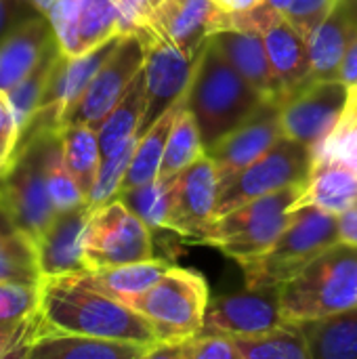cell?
<instances>
[{"mask_svg": "<svg viewBox=\"0 0 357 359\" xmlns=\"http://www.w3.org/2000/svg\"><path fill=\"white\" fill-rule=\"evenodd\" d=\"M44 328L141 345H158L147 318L130 305L88 286L78 273L42 278Z\"/></svg>", "mask_w": 357, "mask_h": 359, "instance_id": "1", "label": "cell"}, {"mask_svg": "<svg viewBox=\"0 0 357 359\" xmlns=\"http://www.w3.org/2000/svg\"><path fill=\"white\" fill-rule=\"evenodd\" d=\"M263 103L265 99L227 61L210 38H206L191 86L185 95V107L196 118L204 149L244 124Z\"/></svg>", "mask_w": 357, "mask_h": 359, "instance_id": "2", "label": "cell"}, {"mask_svg": "<svg viewBox=\"0 0 357 359\" xmlns=\"http://www.w3.org/2000/svg\"><path fill=\"white\" fill-rule=\"evenodd\" d=\"M357 305V244L345 240L318 255L299 276L280 286L286 322L316 320Z\"/></svg>", "mask_w": 357, "mask_h": 359, "instance_id": "3", "label": "cell"}, {"mask_svg": "<svg viewBox=\"0 0 357 359\" xmlns=\"http://www.w3.org/2000/svg\"><path fill=\"white\" fill-rule=\"evenodd\" d=\"M337 242H341L339 215L311 204L297 206L274 246L240 263L246 288L282 286Z\"/></svg>", "mask_w": 357, "mask_h": 359, "instance_id": "4", "label": "cell"}, {"mask_svg": "<svg viewBox=\"0 0 357 359\" xmlns=\"http://www.w3.org/2000/svg\"><path fill=\"white\" fill-rule=\"evenodd\" d=\"M307 185L309 181L290 185L217 217L202 236V242L221 248L238 263L263 255L288 225L290 212L299 206Z\"/></svg>", "mask_w": 357, "mask_h": 359, "instance_id": "5", "label": "cell"}, {"mask_svg": "<svg viewBox=\"0 0 357 359\" xmlns=\"http://www.w3.org/2000/svg\"><path fill=\"white\" fill-rule=\"evenodd\" d=\"M50 133H34L19 141L0 168V215L34 242L57 217L44 179V149Z\"/></svg>", "mask_w": 357, "mask_h": 359, "instance_id": "6", "label": "cell"}, {"mask_svg": "<svg viewBox=\"0 0 357 359\" xmlns=\"http://www.w3.org/2000/svg\"><path fill=\"white\" fill-rule=\"evenodd\" d=\"M126 305L149 320L158 343H177L202 330L208 307V286L206 280L191 269L168 267L147 292L130 299Z\"/></svg>", "mask_w": 357, "mask_h": 359, "instance_id": "7", "label": "cell"}, {"mask_svg": "<svg viewBox=\"0 0 357 359\" xmlns=\"http://www.w3.org/2000/svg\"><path fill=\"white\" fill-rule=\"evenodd\" d=\"M316 168V154L290 139H278L259 160L244 168L231 183L219 187L217 217L267 194H276L297 183L311 179Z\"/></svg>", "mask_w": 357, "mask_h": 359, "instance_id": "8", "label": "cell"}, {"mask_svg": "<svg viewBox=\"0 0 357 359\" xmlns=\"http://www.w3.org/2000/svg\"><path fill=\"white\" fill-rule=\"evenodd\" d=\"M84 257L88 269L149 261L154 259L149 225L120 198L90 206L84 231Z\"/></svg>", "mask_w": 357, "mask_h": 359, "instance_id": "9", "label": "cell"}, {"mask_svg": "<svg viewBox=\"0 0 357 359\" xmlns=\"http://www.w3.org/2000/svg\"><path fill=\"white\" fill-rule=\"evenodd\" d=\"M137 34L145 44V88H147V107L143 120L137 128V139H141L168 109L179 105L194 80L200 53L187 55L166 38H162L149 23L137 27Z\"/></svg>", "mask_w": 357, "mask_h": 359, "instance_id": "10", "label": "cell"}, {"mask_svg": "<svg viewBox=\"0 0 357 359\" xmlns=\"http://www.w3.org/2000/svg\"><path fill=\"white\" fill-rule=\"evenodd\" d=\"M349 90V84L341 78H314L288 93L280 103L284 135L307 145L318 156L347 111Z\"/></svg>", "mask_w": 357, "mask_h": 359, "instance_id": "11", "label": "cell"}, {"mask_svg": "<svg viewBox=\"0 0 357 359\" xmlns=\"http://www.w3.org/2000/svg\"><path fill=\"white\" fill-rule=\"evenodd\" d=\"M145 65V44L137 32L124 34L116 50L99 67L80 99L63 116L61 124H88L99 128L107 114L120 103L139 69ZM59 124V126H61Z\"/></svg>", "mask_w": 357, "mask_h": 359, "instance_id": "12", "label": "cell"}, {"mask_svg": "<svg viewBox=\"0 0 357 359\" xmlns=\"http://www.w3.org/2000/svg\"><path fill=\"white\" fill-rule=\"evenodd\" d=\"M219 172L208 154L173 177L168 229L194 240H202L208 225L217 219Z\"/></svg>", "mask_w": 357, "mask_h": 359, "instance_id": "13", "label": "cell"}, {"mask_svg": "<svg viewBox=\"0 0 357 359\" xmlns=\"http://www.w3.org/2000/svg\"><path fill=\"white\" fill-rule=\"evenodd\" d=\"M282 137V105L280 101H265L244 124L206 149L217 166L219 187L231 183Z\"/></svg>", "mask_w": 357, "mask_h": 359, "instance_id": "14", "label": "cell"}, {"mask_svg": "<svg viewBox=\"0 0 357 359\" xmlns=\"http://www.w3.org/2000/svg\"><path fill=\"white\" fill-rule=\"evenodd\" d=\"M284 324L280 286L246 288L244 292L208 301L200 334H257Z\"/></svg>", "mask_w": 357, "mask_h": 359, "instance_id": "15", "label": "cell"}, {"mask_svg": "<svg viewBox=\"0 0 357 359\" xmlns=\"http://www.w3.org/2000/svg\"><path fill=\"white\" fill-rule=\"evenodd\" d=\"M61 53L78 57L120 32L116 0H61L46 15Z\"/></svg>", "mask_w": 357, "mask_h": 359, "instance_id": "16", "label": "cell"}, {"mask_svg": "<svg viewBox=\"0 0 357 359\" xmlns=\"http://www.w3.org/2000/svg\"><path fill=\"white\" fill-rule=\"evenodd\" d=\"M57 44L53 23L42 13L11 27L0 38V90H13Z\"/></svg>", "mask_w": 357, "mask_h": 359, "instance_id": "17", "label": "cell"}, {"mask_svg": "<svg viewBox=\"0 0 357 359\" xmlns=\"http://www.w3.org/2000/svg\"><path fill=\"white\" fill-rule=\"evenodd\" d=\"M221 6L215 0H162L147 23L187 55L200 53L217 29Z\"/></svg>", "mask_w": 357, "mask_h": 359, "instance_id": "18", "label": "cell"}, {"mask_svg": "<svg viewBox=\"0 0 357 359\" xmlns=\"http://www.w3.org/2000/svg\"><path fill=\"white\" fill-rule=\"evenodd\" d=\"M88 215V204L74 210L57 212L53 223L36 240L40 269L44 278L88 271V263L84 257V231Z\"/></svg>", "mask_w": 357, "mask_h": 359, "instance_id": "19", "label": "cell"}, {"mask_svg": "<svg viewBox=\"0 0 357 359\" xmlns=\"http://www.w3.org/2000/svg\"><path fill=\"white\" fill-rule=\"evenodd\" d=\"M208 38L265 101L282 103L284 90L271 69L261 32L217 29Z\"/></svg>", "mask_w": 357, "mask_h": 359, "instance_id": "20", "label": "cell"}, {"mask_svg": "<svg viewBox=\"0 0 357 359\" xmlns=\"http://www.w3.org/2000/svg\"><path fill=\"white\" fill-rule=\"evenodd\" d=\"M154 347L156 345L48 330L42 324L25 359H147Z\"/></svg>", "mask_w": 357, "mask_h": 359, "instance_id": "21", "label": "cell"}, {"mask_svg": "<svg viewBox=\"0 0 357 359\" xmlns=\"http://www.w3.org/2000/svg\"><path fill=\"white\" fill-rule=\"evenodd\" d=\"M261 36L265 42L271 69L284 90V97L314 80L307 40L290 25L284 13H278L261 29Z\"/></svg>", "mask_w": 357, "mask_h": 359, "instance_id": "22", "label": "cell"}, {"mask_svg": "<svg viewBox=\"0 0 357 359\" xmlns=\"http://www.w3.org/2000/svg\"><path fill=\"white\" fill-rule=\"evenodd\" d=\"M357 34L356 15L339 0L326 21L307 38L311 74L318 80L339 78L343 59Z\"/></svg>", "mask_w": 357, "mask_h": 359, "instance_id": "23", "label": "cell"}, {"mask_svg": "<svg viewBox=\"0 0 357 359\" xmlns=\"http://www.w3.org/2000/svg\"><path fill=\"white\" fill-rule=\"evenodd\" d=\"M290 324L303 334L311 359H357V305Z\"/></svg>", "mask_w": 357, "mask_h": 359, "instance_id": "24", "label": "cell"}, {"mask_svg": "<svg viewBox=\"0 0 357 359\" xmlns=\"http://www.w3.org/2000/svg\"><path fill=\"white\" fill-rule=\"evenodd\" d=\"M318 206L335 215H343L357 206V172L332 158H318L309 185L299 206Z\"/></svg>", "mask_w": 357, "mask_h": 359, "instance_id": "25", "label": "cell"}, {"mask_svg": "<svg viewBox=\"0 0 357 359\" xmlns=\"http://www.w3.org/2000/svg\"><path fill=\"white\" fill-rule=\"evenodd\" d=\"M166 271H168L166 263L149 259V261H139V263L97 267V269L80 271L78 276L88 286H93L122 303H128L130 299L147 292Z\"/></svg>", "mask_w": 357, "mask_h": 359, "instance_id": "26", "label": "cell"}, {"mask_svg": "<svg viewBox=\"0 0 357 359\" xmlns=\"http://www.w3.org/2000/svg\"><path fill=\"white\" fill-rule=\"evenodd\" d=\"M147 107V88H145V67L139 69L133 84L120 103L107 114V118L97 128L101 156L107 158L120 147H124L130 139L137 137V128L143 120Z\"/></svg>", "mask_w": 357, "mask_h": 359, "instance_id": "27", "label": "cell"}, {"mask_svg": "<svg viewBox=\"0 0 357 359\" xmlns=\"http://www.w3.org/2000/svg\"><path fill=\"white\" fill-rule=\"evenodd\" d=\"M183 103V101H181ZM179 105H175L173 109H168L139 141H137V147L133 151V158H130V164L126 168V175L120 183V189L118 194L122 191H130L135 187H141L145 183H151L154 179H158L160 175V164H162V158H164V149H166V141H168V135L173 130V124H175V118L179 114Z\"/></svg>", "mask_w": 357, "mask_h": 359, "instance_id": "28", "label": "cell"}, {"mask_svg": "<svg viewBox=\"0 0 357 359\" xmlns=\"http://www.w3.org/2000/svg\"><path fill=\"white\" fill-rule=\"evenodd\" d=\"M57 135L61 139L65 164L88 200V194L97 181L99 166L103 160L97 128L88 124H61L57 128Z\"/></svg>", "mask_w": 357, "mask_h": 359, "instance_id": "29", "label": "cell"}, {"mask_svg": "<svg viewBox=\"0 0 357 359\" xmlns=\"http://www.w3.org/2000/svg\"><path fill=\"white\" fill-rule=\"evenodd\" d=\"M42 278L36 242L0 215V282L40 284Z\"/></svg>", "mask_w": 357, "mask_h": 359, "instance_id": "30", "label": "cell"}, {"mask_svg": "<svg viewBox=\"0 0 357 359\" xmlns=\"http://www.w3.org/2000/svg\"><path fill=\"white\" fill-rule=\"evenodd\" d=\"M229 339L240 359H311L303 334L290 322L257 334H231Z\"/></svg>", "mask_w": 357, "mask_h": 359, "instance_id": "31", "label": "cell"}, {"mask_svg": "<svg viewBox=\"0 0 357 359\" xmlns=\"http://www.w3.org/2000/svg\"><path fill=\"white\" fill-rule=\"evenodd\" d=\"M204 154H206V149H204L196 118L185 107V99H183L179 114L175 118L173 130L166 141V149H164V158H162L158 177L170 179V177L179 175L183 168H187L189 164H194Z\"/></svg>", "mask_w": 357, "mask_h": 359, "instance_id": "32", "label": "cell"}, {"mask_svg": "<svg viewBox=\"0 0 357 359\" xmlns=\"http://www.w3.org/2000/svg\"><path fill=\"white\" fill-rule=\"evenodd\" d=\"M44 179L50 194V200L57 208V212L74 210L78 206L88 204L84 191L80 189L78 181L74 179L72 170L65 164L63 151H61V139L57 130L48 135L46 149H44Z\"/></svg>", "mask_w": 357, "mask_h": 359, "instance_id": "33", "label": "cell"}, {"mask_svg": "<svg viewBox=\"0 0 357 359\" xmlns=\"http://www.w3.org/2000/svg\"><path fill=\"white\" fill-rule=\"evenodd\" d=\"M59 55H61V48L57 44V46H53L44 55V59L38 63V67L25 80H21L13 90L6 93L8 103H11V109L15 114V122H17V128H19V137L25 133V128L29 126V122L34 120V116H36V111L40 107L44 88L48 84L50 72H53Z\"/></svg>", "mask_w": 357, "mask_h": 359, "instance_id": "34", "label": "cell"}, {"mask_svg": "<svg viewBox=\"0 0 357 359\" xmlns=\"http://www.w3.org/2000/svg\"><path fill=\"white\" fill-rule=\"evenodd\" d=\"M170 179H154L151 183H145L141 187H135L130 191L116 194L114 198H120L137 217H141L149 229L151 227H166L168 229V217H170Z\"/></svg>", "mask_w": 357, "mask_h": 359, "instance_id": "35", "label": "cell"}, {"mask_svg": "<svg viewBox=\"0 0 357 359\" xmlns=\"http://www.w3.org/2000/svg\"><path fill=\"white\" fill-rule=\"evenodd\" d=\"M166 359H240L227 334H194L177 343H158L149 358Z\"/></svg>", "mask_w": 357, "mask_h": 359, "instance_id": "36", "label": "cell"}, {"mask_svg": "<svg viewBox=\"0 0 357 359\" xmlns=\"http://www.w3.org/2000/svg\"><path fill=\"white\" fill-rule=\"evenodd\" d=\"M137 137L130 139L124 147H120L118 151H114L112 156L103 158L101 160V166H99V175H97V181L88 194V206H99L107 200H112L118 189H120V183L126 175V168L130 164V158H133V151L137 147Z\"/></svg>", "mask_w": 357, "mask_h": 359, "instance_id": "37", "label": "cell"}, {"mask_svg": "<svg viewBox=\"0 0 357 359\" xmlns=\"http://www.w3.org/2000/svg\"><path fill=\"white\" fill-rule=\"evenodd\" d=\"M42 282H0V322H21L40 313Z\"/></svg>", "mask_w": 357, "mask_h": 359, "instance_id": "38", "label": "cell"}, {"mask_svg": "<svg viewBox=\"0 0 357 359\" xmlns=\"http://www.w3.org/2000/svg\"><path fill=\"white\" fill-rule=\"evenodd\" d=\"M42 313H36L21 322H0V359H25L27 349L42 330Z\"/></svg>", "mask_w": 357, "mask_h": 359, "instance_id": "39", "label": "cell"}, {"mask_svg": "<svg viewBox=\"0 0 357 359\" xmlns=\"http://www.w3.org/2000/svg\"><path fill=\"white\" fill-rule=\"evenodd\" d=\"M339 0H292L284 17L307 40L332 13Z\"/></svg>", "mask_w": 357, "mask_h": 359, "instance_id": "40", "label": "cell"}, {"mask_svg": "<svg viewBox=\"0 0 357 359\" xmlns=\"http://www.w3.org/2000/svg\"><path fill=\"white\" fill-rule=\"evenodd\" d=\"M19 141V128L15 122V114L11 109L6 93L0 90V168L13 156Z\"/></svg>", "mask_w": 357, "mask_h": 359, "instance_id": "41", "label": "cell"}, {"mask_svg": "<svg viewBox=\"0 0 357 359\" xmlns=\"http://www.w3.org/2000/svg\"><path fill=\"white\" fill-rule=\"evenodd\" d=\"M339 78L345 84H349V88L357 82V34L356 38H353V42H351V46H349V50H347V55H345V59H343Z\"/></svg>", "mask_w": 357, "mask_h": 359, "instance_id": "42", "label": "cell"}, {"mask_svg": "<svg viewBox=\"0 0 357 359\" xmlns=\"http://www.w3.org/2000/svg\"><path fill=\"white\" fill-rule=\"evenodd\" d=\"M339 225H341V240L357 244V206L339 215Z\"/></svg>", "mask_w": 357, "mask_h": 359, "instance_id": "43", "label": "cell"}, {"mask_svg": "<svg viewBox=\"0 0 357 359\" xmlns=\"http://www.w3.org/2000/svg\"><path fill=\"white\" fill-rule=\"evenodd\" d=\"M223 11L227 13H234V11H246V8H252L257 4H261L263 0H215Z\"/></svg>", "mask_w": 357, "mask_h": 359, "instance_id": "44", "label": "cell"}, {"mask_svg": "<svg viewBox=\"0 0 357 359\" xmlns=\"http://www.w3.org/2000/svg\"><path fill=\"white\" fill-rule=\"evenodd\" d=\"M357 120V82L351 86L349 90V105H347V111L343 116L341 122H356Z\"/></svg>", "mask_w": 357, "mask_h": 359, "instance_id": "45", "label": "cell"}, {"mask_svg": "<svg viewBox=\"0 0 357 359\" xmlns=\"http://www.w3.org/2000/svg\"><path fill=\"white\" fill-rule=\"evenodd\" d=\"M38 13H42V15H48L50 11H53V6L57 4V2H61V0H27Z\"/></svg>", "mask_w": 357, "mask_h": 359, "instance_id": "46", "label": "cell"}, {"mask_svg": "<svg viewBox=\"0 0 357 359\" xmlns=\"http://www.w3.org/2000/svg\"><path fill=\"white\" fill-rule=\"evenodd\" d=\"M6 19H8V4H6V0H0V38L8 32Z\"/></svg>", "mask_w": 357, "mask_h": 359, "instance_id": "47", "label": "cell"}, {"mask_svg": "<svg viewBox=\"0 0 357 359\" xmlns=\"http://www.w3.org/2000/svg\"><path fill=\"white\" fill-rule=\"evenodd\" d=\"M267 4H271L276 11H280V13H286L288 11V6L292 4V0H265Z\"/></svg>", "mask_w": 357, "mask_h": 359, "instance_id": "48", "label": "cell"}, {"mask_svg": "<svg viewBox=\"0 0 357 359\" xmlns=\"http://www.w3.org/2000/svg\"><path fill=\"white\" fill-rule=\"evenodd\" d=\"M343 2H345V4L349 6V11H351V13L356 15V19H357V0H343Z\"/></svg>", "mask_w": 357, "mask_h": 359, "instance_id": "49", "label": "cell"}]
</instances>
